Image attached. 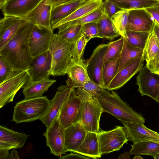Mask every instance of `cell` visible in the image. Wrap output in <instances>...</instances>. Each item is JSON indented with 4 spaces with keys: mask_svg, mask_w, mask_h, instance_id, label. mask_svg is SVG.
Segmentation results:
<instances>
[{
    "mask_svg": "<svg viewBox=\"0 0 159 159\" xmlns=\"http://www.w3.org/2000/svg\"><path fill=\"white\" fill-rule=\"evenodd\" d=\"M34 25L27 21L1 49L0 56L15 71L27 70L33 59L29 45V37Z\"/></svg>",
    "mask_w": 159,
    "mask_h": 159,
    "instance_id": "1",
    "label": "cell"
},
{
    "mask_svg": "<svg viewBox=\"0 0 159 159\" xmlns=\"http://www.w3.org/2000/svg\"><path fill=\"white\" fill-rule=\"evenodd\" d=\"M103 90L95 97L103 112L112 115L120 121L133 122L144 124L145 119L142 114L133 109L123 101L117 93Z\"/></svg>",
    "mask_w": 159,
    "mask_h": 159,
    "instance_id": "2",
    "label": "cell"
},
{
    "mask_svg": "<svg viewBox=\"0 0 159 159\" xmlns=\"http://www.w3.org/2000/svg\"><path fill=\"white\" fill-rule=\"evenodd\" d=\"M50 103L46 96L25 99L15 106L12 120L18 124L39 120L47 112Z\"/></svg>",
    "mask_w": 159,
    "mask_h": 159,
    "instance_id": "3",
    "label": "cell"
},
{
    "mask_svg": "<svg viewBox=\"0 0 159 159\" xmlns=\"http://www.w3.org/2000/svg\"><path fill=\"white\" fill-rule=\"evenodd\" d=\"M72 45L73 44L65 41L57 34H53L49 49L52 57L50 75L55 77L66 74L72 59Z\"/></svg>",
    "mask_w": 159,
    "mask_h": 159,
    "instance_id": "4",
    "label": "cell"
},
{
    "mask_svg": "<svg viewBox=\"0 0 159 159\" xmlns=\"http://www.w3.org/2000/svg\"><path fill=\"white\" fill-rule=\"evenodd\" d=\"M77 94L82 101V116L81 123L87 132L98 133L103 109L95 97L85 91L82 87L77 88Z\"/></svg>",
    "mask_w": 159,
    "mask_h": 159,
    "instance_id": "5",
    "label": "cell"
},
{
    "mask_svg": "<svg viewBox=\"0 0 159 159\" xmlns=\"http://www.w3.org/2000/svg\"><path fill=\"white\" fill-rule=\"evenodd\" d=\"M82 116V100L75 89L72 88L69 97L60 111L58 119L66 129L74 124L81 122Z\"/></svg>",
    "mask_w": 159,
    "mask_h": 159,
    "instance_id": "6",
    "label": "cell"
},
{
    "mask_svg": "<svg viewBox=\"0 0 159 159\" xmlns=\"http://www.w3.org/2000/svg\"><path fill=\"white\" fill-rule=\"evenodd\" d=\"M30 81L27 71H15L9 78L0 84V108L12 102L17 92Z\"/></svg>",
    "mask_w": 159,
    "mask_h": 159,
    "instance_id": "7",
    "label": "cell"
},
{
    "mask_svg": "<svg viewBox=\"0 0 159 159\" xmlns=\"http://www.w3.org/2000/svg\"><path fill=\"white\" fill-rule=\"evenodd\" d=\"M100 152L101 154H106L119 150L128 141L124 127L116 126L112 130H101L97 133Z\"/></svg>",
    "mask_w": 159,
    "mask_h": 159,
    "instance_id": "8",
    "label": "cell"
},
{
    "mask_svg": "<svg viewBox=\"0 0 159 159\" xmlns=\"http://www.w3.org/2000/svg\"><path fill=\"white\" fill-rule=\"evenodd\" d=\"M136 84L142 96H148L159 103V75L143 66L136 77Z\"/></svg>",
    "mask_w": 159,
    "mask_h": 159,
    "instance_id": "9",
    "label": "cell"
},
{
    "mask_svg": "<svg viewBox=\"0 0 159 159\" xmlns=\"http://www.w3.org/2000/svg\"><path fill=\"white\" fill-rule=\"evenodd\" d=\"M53 30L34 25L29 39V45L33 57L49 50L53 34Z\"/></svg>",
    "mask_w": 159,
    "mask_h": 159,
    "instance_id": "10",
    "label": "cell"
},
{
    "mask_svg": "<svg viewBox=\"0 0 159 159\" xmlns=\"http://www.w3.org/2000/svg\"><path fill=\"white\" fill-rule=\"evenodd\" d=\"M65 129L60 124L58 117L46 129L43 134L46 139V146L52 154L60 156L65 154Z\"/></svg>",
    "mask_w": 159,
    "mask_h": 159,
    "instance_id": "11",
    "label": "cell"
},
{
    "mask_svg": "<svg viewBox=\"0 0 159 159\" xmlns=\"http://www.w3.org/2000/svg\"><path fill=\"white\" fill-rule=\"evenodd\" d=\"M108 45V43L98 46L86 62L89 79L103 89L102 72L105 54Z\"/></svg>",
    "mask_w": 159,
    "mask_h": 159,
    "instance_id": "12",
    "label": "cell"
},
{
    "mask_svg": "<svg viewBox=\"0 0 159 159\" xmlns=\"http://www.w3.org/2000/svg\"><path fill=\"white\" fill-rule=\"evenodd\" d=\"M145 51L142 55L124 67L115 75L106 89L113 91L120 89L139 72L144 64Z\"/></svg>",
    "mask_w": 159,
    "mask_h": 159,
    "instance_id": "13",
    "label": "cell"
},
{
    "mask_svg": "<svg viewBox=\"0 0 159 159\" xmlns=\"http://www.w3.org/2000/svg\"><path fill=\"white\" fill-rule=\"evenodd\" d=\"M128 141L133 143L143 141L159 143V134L137 123L121 121Z\"/></svg>",
    "mask_w": 159,
    "mask_h": 159,
    "instance_id": "14",
    "label": "cell"
},
{
    "mask_svg": "<svg viewBox=\"0 0 159 159\" xmlns=\"http://www.w3.org/2000/svg\"><path fill=\"white\" fill-rule=\"evenodd\" d=\"M155 20L145 9L129 11L127 31L150 33L153 29Z\"/></svg>",
    "mask_w": 159,
    "mask_h": 159,
    "instance_id": "15",
    "label": "cell"
},
{
    "mask_svg": "<svg viewBox=\"0 0 159 159\" xmlns=\"http://www.w3.org/2000/svg\"><path fill=\"white\" fill-rule=\"evenodd\" d=\"M52 66V57L49 50L33 58L27 71L30 81L49 79Z\"/></svg>",
    "mask_w": 159,
    "mask_h": 159,
    "instance_id": "16",
    "label": "cell"
},
{
    "mask_svg": "<svg viewBox=\"0 0 159 159\" xmlns=\"http://www.w3.org/2000/svg\"><path fill=\"white\" fill-rule=\"evenodd\" d=\"M71 88L67 85H61L58 88L54 97L50 100V106L47 112L39 120L46 128L50 126L58 117L63 104L69 97Z\"/></svg>",
    "mask_w": 159,
    "mask_h": 159,
    "instance_id": "17",
    "label": "cell"
},
{
    "mask_svg": "<svg viewBox=\"0 0 159 159\" xmlns=\"http://www.w3.org/2000/svg\"><path fill=\"white\" fill-rule=\"evenodd\" d=\"M41 0H8L0 3V8L4 16L24 19Z\"/></svg>",
    "mask_w": 159,
    "mask_h": 159,
    "instance_id": "18",
    "label": "cell"
},
{
    "mask_svg": "<svg viewBox=\"0 0 159 159\" xmlns=\"http://www.w3.org/2000/svg\"><path fill=\"white\" fill-rule=\"evenodd\" d=\"M66 74L68 76L67 80L66 81L67 85L74 89L82 87L90 79L86 63L82 59L75 61L72 58Z\"/></svg>",
    "mask_w": 159,
    "mask_h": 159,
    "instance_id": "19",
    "label": "cell"
},
{
    "mask_svg": "<svg viewBox=\"0 0 159 159\" xmlns=\"http://www.w3.org/2000/svg\"><path fill=\"white\" fill-rule=\"evenodd\" d=\"M27 20L19 17L4 16L0 21V49L15 35Z\"/></svg>",
    "mask_w": 159,
    "mask_h": 159,
    "instance_id": "20",
    "label": "cell"
},
{
    "mask_svg": "<svg viewBox=\"0 0 159 159\" xmlns=\"http://www.w3.org/2000/svg\"><path fill=\"white\" fill-rule=\"evenodd\" d=\"M52 8L49 0H42L26 15L24 19L32 23L34 25H41L51 29Z\"/></svg>",
    "mask_w": 159,
    "mask_h": 159,
    "instance_id": "21",
    "label": "cell"
},
{
    "mask_svg": "<svg viewBox=\"0 0 159 159\" xmlns=\"http://www.w3.org/2000/svg\"><path fill=\"white\" fill-rule=\"evenodd\" d=\"M29 135L0 126V149L11 150L22 148Z\"/></svg>",
    "mask_w": 159,
    "mask_h": 159,
    "instance_id": "22",
    "label": "cell"
},
{
    "mask_svg": "<svg viewBox=\"0 0 159 159\" xmlns=\"http://www.w3.org/2000/svg\"><path fill=\"white\" fill-rule=\"evenodd\" d=\"M87 132L81 122L74 124L66 128L65 135L66 152H74L84 140Z\"/></svg>",
    "mask_w": 159,
    "mask_h": 159,
    "instance_id": "23",
    "label": "cell"
},
{
    "mask_svg": "<svg viewBox=\"0 0 159 159\" xmlns=\"http://www.w3.org/2000/svg\"><path fill=\"white\" fill-rule=\"evenodd\" d=\"M74 152L91 158H100L102 155L100 152L97 133L87 132L84 140Z\"/></svg>",
    "mask_w": 159,
    "mask_h": 159,
    "instance_id": "24",
    "label": "cell"
},
{
    "mask_svg": "<svg viewBox=\"0 0 159 159\" xmlns=\"http://www.w3.org/2000/svg\"><path fill=\"white\" fill-rule=\"evenodd\" d=\"M89 0H69L52 7L51 11V27L63 20L81 4Z\"/></svg>",
    "mask_w": 159,
    "mask_h": 159,
    "instance_id": "25",
    "label": "cell"
},
{
    "mask_svg": "<svg viewBox=\"0 0 159 159\" xmlns=\"http://www.w3.org/2000/svg\"><path fill=\"white\" fill-rule=\"evenodd\" d=\"M103 0H89L83 3L68 16L51 27L53 30L69 22L80 18L94 11L103 4Z\"/></svg>",
    "mask_w": 159,
    "mask_h": 159,
    "instance_id": "26",
    "label": "cell"
},
{
    "mask_svg": "<svg viewBox=\"0 0 159 159\" xmlns=\"http://www.w3.org/2000/svg\"><path fill=\"white\" fill-rule=\"evenodd\" d=\"M55 80L44 79L38 81H30L24 88L22 92L25 99H27L43 96L44 93L54 83Z\"/></svg>",
    "mask_w": 159,
    "mask_h": 159,
    "instance_id": "27",
    "label": "cell"
},
{
    "mask_svg": "<svg viewBox=\"0 0 159 159\" xmlns=\"http://www.w3.org/2000/svg\"><path fill=\"white\" fill-rule=\"evenodd\" d=\"M97 22L99 28L98 38L112 40L120 36L111 18L106 14Z\"/></svg>",
    "mask_w": 159,
    "mask_h": 159,
    "instance_id": "28",
    "label": "cell"
},
{
    "mask_svg": "<svg viewBox=\"0 0 159 159\" xmlns=\"http://www.w3.org/2000/svg\"><path fill=\"white\" fill-rule=\"evenodd\" d=\"M124 38V43L120 53L119 67L117 73L130 62L142 55L144 51V49L132 46L128 43L125 38Z\"/></svg>",
    "mask_w": 159,
    "mask_h": 159,
    "instance_id": "29",
    "label": "cell"
},
{
    "mask_svg": "<svg viewBox=\"0 0 159 159\" xmlns=\"http://www.w3.org/2000/svg\"><path fill=\"white\" fill-rule=\"evenodd\" d=\"M83 26L69 25L66 23L57 28L58 31L57 34L65 41L73 44L82 35Z\"/></svg>",
    "mask_w": 159,
    "mask_h": 159,
    "instance_id": "30",
    "label": "cell"
},
{
    "mask_svg": "<svg viewBox=\"0 0 159 159\" xmlns=\"http://www.w3.org/2000/svg\"><path fill=\"white\" fill-rule=\"evenodd\" d=\"M129 151L131 155H148L152 156L159 154V143L143 141L133 143Z\"/></svg>",
    "mask_w": 159,
    "mask_h": 159,
    "instance_id": "31",
    "label": "cell"
},
{
    "mask_svg": "<svg viewBox=\"0 0 159 159\" xmlns=\"http://www.w3.org/2000/svg\"><path fill=\"white\" fill-rule=\"evenodd\" d=\"M115 3L121 9H145L159 3L157 0H108Z\"/></svg>",
    "mask_w": 159,
    "mask_h": 159,
    "instance_id": "32",
    "label": "cell"
},
{
    "mask_svg": "<svg viewBox=\"0 0 159 159\" xmlns=\"http://www.w3.org/2000/svg\"><path fill=\"white\" fill-rule=\"evenodd\" d=\"M120 53L114 58L107 61L104 63L102 72V81L103 87L104 89H107L117 72Z\"/></svg>",
    "mask_w": 159,
    "mask_h": 159,
    "instance_id": "33",
    "label": "cell"
},
{
    "mask_svg": "<svg viewBox=\"0 0 159 159\" xmlns=\"http://www.w3.org/2000/svg\"><path fill=\"white\" fill-rule=\"evenodd\" d=\"M129 10L122 9L111 18L120 36L125 38H127L126 29Z\"/></svg>",
    "mask_w": 159,
    "mask_h": 159,
    "instance_id": "34",
    "label": "cell"
},
{
    "mask_svg": "<svg viewBox=\"0 0 159 159\" xmlns=\"http://www.w3.org/2000/svg\"><path fill=\"white\" fill-rule=\"evenodd\" d=\"M127 38H125L132 46L144 49L150 33L136 31H127Z\"/></svg>",
    "mask_w": 159,
    "mask_h": 159,
    "instance_id": "35",
    "label": "cell"
},
{
    "mask_svg": "<svg viewBox=\"0 0 159 159\" xmlns=\"http://www.w3.org/2000/svg\"><path fill=\"white\" fill-rule=\"evenodd\" d=\"M159 49V42L152 31L149 34L144 49L146 62L154 57L158 53Z\"/></svg>",
    "mask_w": 159,
    "mask_h": 159,
    "instance_id": "36",
    "label": "cell"
},
{
    "mask_svg": "<svg viewBox=\"0 0 159 159\" xmlns=\"http://www.w3.org/2000/svg\"><path fill=\"white\" fill-rule=\"evenodd\" d=\"M104 14L102 4L100 7L91 12L80 18L66 24L69 25H84L89 23L96 22Z\"/></svg>",
    "mask_w": 159,
    "mask_h": 159,
    "instance_id": "37",
    "label": "cell"
},
{
    "mask_svg": "<svg viewBox=\"0 0 159 159\" xmlns=\"http://www.w3.org/2000/svg\"><path fill=\"white\" fill-rule=\"evenodd\" d=\"M124 38L121 36L119 39L109 43L104 61L106 62L114 58L120 53L123 46Z\"/></svg>",
    "mask_w": 159,
    "mask_h": 159,
    "instance_id": "38",
    "label": "cell"
},
{
    "mask_svg": "<svg viewBox=\"0 0 159 159\" xmlns=\"http://www.w3.org/2000/svg\"><path fill=\"white\" fill-rule=\"evenodd\" d=\"M88 42L82 35L73 44L71 49L72 58L78 61L82 59L85 47Z\"/></svg>",
    "mask_w": 159,
    "mask_h": 159,
    "instance_id": "39",
    "label": "cell"
},
{
    "mask_svg": "<svg viewBox=\"0 0 159 159\" xmlns=\"http://www.w3.org/2000/svg\"><path fill=\"white\" fill-rule=\"evenodd\" d=\"M99 28L97 22H92L83 25L82 34L88 42L91 39L98 37Z\"/></svg>",
    "mask_w": 159,
    "mask_h": 159,
    "instance_id": "40",
    "label": "cell"
},
{
    "mask_svg": "<svg viewBox=\"0 0 159 159\" xmlns=\"http://www.w3.org/2000/svg\"><path fill=\"white\" fill-rule=\"evenodd\" d=\"M15 71L11 66L0 56V84L11 77Z\"/></svg>",
    "mask_w": 159,
    "mask_h": 159,
    "instance_id": "41",
    "label": "cell"
},
{
    "mask_svg": "<svg viewBox=\"0 0 159 159\" xmlns=\"http://www.w3.org/2000/svg\"><path fill=\"white\" fill-rule=\"evenodd\" d=\"M82 88L85 91L93 97H95L103 89L90 79L84 83Z\"/></svg>",
    "mask_w": 159,
    "mask_h": 159,
    "instance_id": "42",
    "label": "cell"
},
{
    "mask_svg": "<svg viewBox=\"0 0 159 159\" xmlns=\"http://www.w3.org/2000/svg\"><path fill=\"white\" fill-rule=\"evenodd\" d=\"M103 6L105 13L111 18L116 13L122 10L115 3L108 0H105L103 2Z\"/></svg>",
    "mask_w": 159,
    "mask_h": 159,
    "instance_id": "43",
    "label": "cell"
},
{
    "mask_svg": "<svg viewBox=\"0 0 159 159\" xmlns=\"http://www.w3.org/2000/svg\"><path fill=\"white\" fill-rule=\"evenodd\" d=\"M146 66L151 72L159 75V55L157 54L152 59L146 62Z\"/></svg>",
    "mask_w": 159,
    "mask_h": 159,
    "instance_id": "44",
    "label": "cell"
},
{
    "mask_svg": "<svg viewBox=\"0 0 159 159\" xmlns=\"http://www.w3.org/2000/svg\"><path fill=\"white\" fill-rule=\"evenodd\" d=\"M159 25V3L153 6L145 8Z\"/></svg>",
    "mask_w": 159,
    "mask_h": 159,
    "instance_id": "45",
    "label": "cell"
},
{
    "mask_svg": "<svg viewBox=\"0 0 159 159\" xmlns=\"http://www.w3.org/2000/svg\"><path fill=\"white\" fill-rule=\"evenodd\" d=\"M71 153L66 155L64 156L61 155L59 158V159H89L90 158L84 156L78 153Z\"/></svg>",
    "mask_w": 159,
    "mask_h": 159,
    "instance_id": "46",
    "label": "cell"
},
{
    "mask_svg": "<svg viewBox=\"0 0 159 159\" xmlns=\"http://www.w3.org/2000/svg\"><path fill=\"white\" fill-rule=\"evenodd\" d=\"M9 154V150L0 149V159H8Z\"/></svg>",
    "mask_w": 159,
    "mask_h": 159,
    "instance_id": "47",
    "label": "cell"
},
{
    "mask_svg": "<svg viewBox=\"0 0 159 159\" xmlns=\"http://www.w3.org/2000/svg\"><path fill=\"white\" fill-rule=\"evenodd\" d=\"M20 158L16 149L15 148L12 149L9 154L8 159H19Z\"/></svg>",
    "mask_w": 159,
    "mask_h": 159,
    "instance_id": "48",
    "label": "cell"
},
{
    "mask_svg": "<svg viewBox=\"0 0 159 159\" xmlns=\"http://www.w3.org/2000/svg\"><path fill=\"white\" fill-rule=\"evenodd\" d=\"M152 31L156 36L159 42V25L155 21Z\"/></svg>",
    "mask_w": 159,
    "mask_h": 159,
    "instance_id": "49",
    "label": "cell"
},
{
    "mask_svg": "<svg viewBox=\"0 0 159 159\" xmlns=\"http://www.w3.org/2000/svg\"><path fill=\"white\" fill-rule=\"evenodd\" d=\"M69 0H49L52 7L65 2Z\"/></svg>",
    "mask_w": 159,
    "mask_h": 159,
    "instance_id": "50",
    "label": "cell"
},
{
    "mask_svg": "<svg viewBox=\"0 0 159 159\" xmlns=\"http://www.w3.org/2000/svg\"><path fill=\"white\" fill-rule=\"evenodd\" d=\"M130 155L129 152H125L119 155L118 159H130Z\"/></svg>",
    "mask_w": 159,
    "mask_h": 159,
    "instance_id": "51",
    "label": "cell"
},
{
    "mask_svg": "<svg viewBox=\"0 0 159 159\" xmlns=\"http://www.w3.org/2000/svg\"><path fill=\"white\" fill-rule=\"evenodd\" d=\"M134 159H143L142 157L139 155H136L133 157Z\"/></svg>",
    "mask_w": 159,
    "mask_h": 159,
    "instance_id": "52",
    "label": "cell"
},
{
    "mask_svg": "<svg viewBox=\"0 0 159 159\" xmlns=\"http://www.w3.org/2000/svg\"><path fill=\"white\" fill-rule=\"evenodd\" d=\"M152 157L154 159H159V154L153 156Z\"/></svg>",
    "mask_w": 159,
    "mask_h": 159,
    "instance_id": "53",
    "label": "cell"
},
{
    "mask_svg": "<svg viewBox=\"0 0 159 159\" xmlns=\"http://www.w3.org/2000/svg\"><path fill=\"white\" fill-rule=\"evenodd\" d=\"M8 0H0V3L3 2Z\"/></svg>",
    "mask_w": 159,
    "mask_h": 159,
    "instance_id": "54",
    "label": "cell"
},
{
    "mask_svg": "<svg viewBox=\"0 0 159 159\" xmlns=\"http://www.w3.org/2000/svg\"><path fill=\"white\" fill-rule=\"evenodd\" d=\"M157 54H158V55H159V51H158V53Z\"/></svg>",
    "mask_w": 159,
    "mask_h": 159,
    "instance_id": "55",
    "label": "cell"
},
{
    "mask_svg": "<svg viewBox=\"0 0 159 159\" xmlns=\"http://www.w3.org/2000/svg\"></svg>",
    "mask_w": 159,
    "mask_h": 159,
    "instance_id": "56",
    "label": "cell"
}]
</instances>
